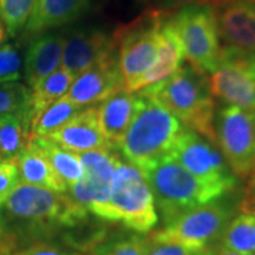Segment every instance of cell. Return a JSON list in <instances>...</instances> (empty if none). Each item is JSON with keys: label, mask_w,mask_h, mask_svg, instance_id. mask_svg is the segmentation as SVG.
I'll return each instance as SVG.
<instances>
[{"label": "cell", "mask_w": 255, "mask_h": 255, "mask_svg": "<svg viewBox=\"0 0 255 255\" xmlns=\"http://www.w3.org/2000/svg\"><path fill=\"white\" fill-rule=\"evenodd\" d=\"M89 214L65 193L19 182L0 205V255L55 241L57 235L87 221Z\"/></svg>", "instance_id": "1"}, {"label": "cell", "mask_w": 255, "mask_h": 255, "mask_svg": "<svg viewBox=\"0 0 255 255\" xmlns=\"http://www.w3.org/2000/svg\"><path fill=\"white\" fill-rule=\"evenodd\" d=\"M138 94L142 97L139 109L116 151L143 173L170 155L186 127L154 97Z\"/></svg>", "instance_id": "2"}, {"label": "cell", "mask_w": 255, "mask_h": 255, "mask_svg": "<svg viewBox=\"0 0 255 255\" xmlns=\"http://www.w3.org/2000/svg\"><path fill=\"white\" fill-rule=\"evenodd\" d=\"M154 97L188 129L215 142V102L206 73L182 66L161 84L138 91Z\"/></svg>", "instance_id": "3"}, {"label": "cell", "mask_w": 255, "mask_h": 255, "mask_svg": "<svg viewBox=\"0 0 255 255\" xmlns=\"http://www.w3.org/2000/svg\"><path fill=\"white\" fill-rule=\"evenodd\" d=\"M143 174L154 195L158 218L164 226L184 213L227 194L221 188L194 176L171 155L164 156Z\"/></svg>", "instance_id": "4"}, {"label": "cell", "mask_w": 255, "mask_h": 255, "mask_svg": "<svg viewBox=\"0 0 255 255\" xmlns=\"http://www.w3.org/2000/svg\"><path fill=\"white\" fill-rule=\"evenodd\" d=\"M167 13L148 8L141 17L119 27L114 39L117 47V60L122 73L124 88L135 92L142 76L150 69L157 56L158 33Z\"/></svg>", "instance_id": "5"}, {"label": "cell", "mask_w": 255, "mask_h": 255, "mask_svg": "<svg viewBox=\"0 0 255 255\" xmlns=\"http://www.w3.org/2000/svg\"><path fill=\"white\" fill-rule=\"evenodd\" d=\"M110 205L114 222H122L138 234L149 233L158 222L154 195L144 174L121 159L111 181Z\"/></svg>", "instance_id": "6"}, {"label": "cell", "mask_w": 255, "mask_h": 255, "mask_svg": "<svg viewBox=\"0 0 255 255\" xmlns=\"http://www.w3.org/2000/svg\"><path fill=\"white\" fill-rule=\"evenodd\" d=\"M170 18L184 58L199 71L212 73L221 51L215 8L209 5H190L178 9Z\"/></svg>", "instance_id": "7"}, {"label": "cell", "mask_w": 255, "mask_h": 255, "mask_svg": "<svg viewBox=\"0 0 255 255\" xmlns=\"http://www.w3.org/2000/svg\"><path fill=\"white\" fill-rule=\"evenodd\" d=\"M215 142L237 177L255 174V111L223 105L214 116Z\"/></svg>", "instance_id": "8"}, {"label": "cell", "mask_w": 255, "mask_h": 255, "mask_svg": "<svg viewBox=\"0 0 255 255\" xmlns=\"http://www.w3.org/2000/svg\"><path fill=\"white\" fill-rule=\"evenodd\" d=\"M233 214L234 207L218 199L184 213L164 228L152 233L150 238L175 242L195 251L208 250L221 237Z\"/></svg>", "instance_id": "9"}, {"label": "cell", "mask_w": 255, "mask_h": 255, "mask_svg": "<svg viewBox=\"0 0 255 255\" xmlns=\"http://www.w3.org/2000/svg\"><path fill=\"white\" fill-rule=\"evenodd\" d=\"M210 75L208 79L213 97L221 100L226 105L254 110L255 53L223 46L218 65Z\"/></svg>", "instance_id": "10"}, {"label": "cell", "mask_w": 255, "mask_h": 255, "mask_svg": "<svg viewBox=\"0 0 255 255\" xmlns=\"http://www.w3.org/2000/svg\"><path fill=\"white\" fill-rule=\"evenodd\" d=\"M170 155L203 182L221 188L227 194L237 187L238 177L216 143L188 128L177 138Z\"/></svg>", "instance_id": "11"}, {"label": "cell", "mask_w": 255, "mask_h": 255, "mask_svg": "<svg viewBox=\"0 0 255 255\" xmlns=\"http://www.w3.org/2000/svg\"><path fill=\"white\" fill-rule=\"evenodd\" d=\"M116 53L117 47L114 36L110 37L102 28H73L65 34L60 66L76 77Z\"/></svg>", "instance_id": "12"}, {"label": "cell", "mask_w": 255, "mask_h": 255, "mask_svg": "<svg viewBox=\"0 0 255 255\" xmlns=\"http://www.w3.org/2000/svg\"><path fill=\"white\" fill-rule=\"evenodd\" d=\"M124 88L117 53L104 62L96 64L73 79L65 97L79 107L102 103L115 91Z\"/></svg>", "instance_id": "13"}, {"label": "cell", "mask_w": 255, "mask_h": 255, "mask_svg": "<svg viewBox=\"0 0 255 255\" xmlns=\"http://www.w3.org/2000/svg\"><path fill=\"white\" fill-rule=\"evenodd\" d=\"M215 15L226 46L255 53V0H235L215 8Z\"/></svg>", "instance_id": "14"}, {"label": "cell", "mask_w": 255, "mask_h": 255, "mask_svg": "<svg viewBox=\"0 0 255 255\" xmlns=\"http://www.w3.org/2000/svg\"><path fill=\"white\" fill-rule=\"evenodd\" d=\"M141 101L138 92L122 88L105 98L97 108L98 123L111 149L116 150L122 141L139 109Z\"/></svg>", "instance_id": "15"}, {"label": "cell", "mask_w": 255, "mask_h": 255, "mask_svg": "<svg viewBox=\"0 0 255 255\" xmlns=\"http://www.w3.org/2000/svg\"><path fill=\"white\" fill-rule=\"evenodd\" d=\"M66 150L79 154L95 149L110 148L97 119V108L83 109L57 131L47 136Z\"/></svg>", "instance_id": "16"}, {"label": "cell", "mask_w": 255, "mask_h": 255, "mask_svg": "<svg viewBox=\"0 0 255 255\" xmlns=\"http://www.w3.org/2000/svg\"><path fill=\"white\" fill-rule=\"evenodd\" d=\"M170 17L171 14L168 15L161 25L158 33L157 56L150 69L136 84L135 92L161 84L182 68L184 59L182 45Z\"/></svg>", "instance_id": "17"}, {"label": "cell", "mask_w": 255, "mask_h": 255, "mask_svg": "<svg viewBox=\"0 0 255 255\" xmlns=\"http://www.w3.org/2000/svg\"><path fill=\"white\" fill-rule=\"evenodd\" d=\"M65 34L59 32L43 33L31 40L25 55L24 77L32 89L62 65Z\"/></svg>", "instance_id": "18"}, {"label": "cell", "mask_w": 255, "mask_h": 255, "mask_svg": "<svg viewBox=\"0 0 255 255\" xmlns=\"http://www.w3.org/2000/svg\"><path fill=\"white\" fill-rule=\"evenodd\" d=\"M95 0H37L25 33L39 34L51 28L75 23L88 13Z\"/></svg>", "instance_id": "19"}, {"label": "cell", "mask_w": 255, "mask_h": 255, "mask_svg": "<svg viewBox=\"0 0 255 255\" xmlns=\"http://www.w3.org/2000/svg\"><path fill=\"white\" fill-rule=\"evenodd\" d=\"M15 162L20 182L43 187L62 194L68 189L66 184L53 171L47 159L30 143L18 156Z\"/></svg>", "instance_id": "20"}, {"label": "cell", "mask_w": 255, "mask_h": 255, "mask_svg": "<svg viewBox=\"0 0 255 255\" xmlns=\"http://www.w3.org/2000/svg\"><path fill=\"white\" fill-rule=\"evenodd\" d=\"M28 143L43 154L66 187L78 183L84 177V168L77 154L66 150L47 137H30Z\"/></svg>", "instance_id": "21"}, {"label": "cell", "mask_w": 255, "mask_h": 255, "mask_svg": "<svg viewBox=\"0 0 255 255\" xmlns=\"http://www.w3.org/2000/svg\"><path fill=\"white\" fill-rule=\"evenodd\" d=\"M31 122L24 115L0 116V155L15 161L30 141Z\"/></svg>", "instance_id": "22"}, {"label": "cell", "mask_w": 255, "mask_h": 255, "mask_svg": "<svg viewBox=\"0 0 255 255\" xmlns=\"http://www.w3.org/2000/svg\"><path fill=\"white\" fill-rule=\"evenodd\" d=\"M73 79L75 76L60 68L34 85L31 89L32 121L50 104L64 97L71 87Z\"/></svg>", "instance_id": "23"}, {"label": "cell", "mask_w": 255, "mask_h": 255, "mask_svg": "<svg viewBox=\"0 0 255 255\" xmlns=\"http://www.w3.org/2000/svg\"><path fill=\"white\" fill-rule=\"evenodd\" d=\"M85 108L72 103L68 98H59L44 109L32 121L30 137H47L68 123Z\"/></svg>", "instance_id": "24"}, {"label": "cell", "mask_w": 255, "mask_h": 255, "mask_svg": "<svg viewBox=\"0 0 255 255\" xmlns=\"http://www.w3.org/2000/svg\"><path fill=\"white\" fill-rule=\"evenodd\" d=\"M221 247L244 255H255V215L242 212L232 219L221 235Z\"/></svg>", "instance_id": "25"}, {"label": "cell", "mask_w": 255, "mask_h": 255, "mask_svg": "<svg viewBox=\"0 0 255 255\" xmlns=\"http://www.w3.org/2000/svg\"><path fill=\"white\" fill-rule=\"evenodd\" d=\"M148 238L133 233L108 234L89 252L90 255H144Z\"/></svg>", "instance_id": "26"}, {"label": "cell", "mask_w": 255, "mask_h": 255, "mask_svg": "<svg viewBox=\"0 0 255 255\" xmlns=\"http://www.w3.org/2000/svg\"><path fill=\"white\" fill-rule=\"evenodd\" d=\"M21 114L32 123L31 89L19 82L0 84V116Z\"/></svg>", "instance_id": "27"}, {"label": "cell", "mask_w": 255, "mask_h": 255, "mask_svg": "<svg viewBox=\"0 0 255 255\" xmlns=\"http://www.w3.org/2000/svg\"><path fill=\"white\" fill-rule=\"evenodd\" d=\"M37 0H0V18L8 34L15 37L26 26Z\"/></svg>", "instance_id": "28"}, {"label": "cell", "mask_w": 255, "mask_h": 255, "mask_svg": "<svg viewBox=\"0 0 255 255\" xmlns=\"http://www.w3.org/2000/svg\"><path fill=\"white\" fill-rule=\"evenodd\" d=\"M21 77V57L13 44L0 46V83L18 82Z\"/></svg>", "instance_id": "29"}, {"label": "cell", "mask_w": 255, "mask_h": 255, "mask_svg": "<svg viewBox=\"0 0 255 255\" xmlns=\"http://www.w3.org/2000/svg\"><path fill=\"white\" fill-rule=\"evenodd\" d=\"M212 251L210 248L195 251L175 242L158 241L149 237L144 255H210Z\"/></svg>", "instance_id": "30"}, {"label": "cell", "mask_w": 255, "mask_h": 255, "mask_svg": "<svg viewBox=\"0 0 255 255\" xmlns=\"http://www.w3.org/2000/svg\"><path fill=\"white\" fill-rule=\"evenodd\" d=\"M4 255H85L56 241L38 242Z\"/></svg>", "instance_id": "31"}, {"label": "cell", "mask_w": 255, "mask_h": 255, "mask_svg": "<svg viewBox=\"0 0 255 255\" xmlns=\"http://www.w3.org/2000/svg\"><path fill=\"white\" fill-rule=\"evenodd\" d=\"M19 182L17 162L13 159H2L0 162V205L5 202Z\"/></svg>", "instance_id": "32"}, {"label": "cell", "mask_w": 255, "mask_h": 255, "mask_svg": "<svg viewBox=\"0 0 255 255\" xmlns=\"http://www.w3.org/2000/svg\"><path fill=\"white\" fill-rule=\"evenodd\" d=\"M190 5H202V0H162L154 8L159 9L163 13L173 14L175 11Z\"/></svg>", "instance_id": "33"}, {"label": "cell", "mask_w": 255, "mask_h": 255, "mask_svg": "<svg viewBox=\"0 0 255 255\" xmlns=\"http://www.w3.org/2000/svg\"><path fill=\"white\" fill-rule=\"evenodd\" d=\"M240 207L244 213H251L255 215V174L250 178L246 196L242 200Z\"/></svg>", "instance_id": "34"}, {"label": "cell", "mask_w": 255, "mask_h": 255, "mask_svg": "<svg viewBox=\"0 0 255 255\" xmlns=\"http://www.w3.org/2000/svg\"><path fill=\"white\" fill-rule=\"evenodd\" d=\"M233 1L235 0H202V5H209L213 8H220Z\"/></svg>", "instance_id": "35"}, {"label": "cell", "mask_w": 255, "mask_h": 255, "mask_svg": "<svg viewBox=\"0 0 255 255\" xmlns=\"http://www.w3.org/2000/svg\"><path fill=\"white\" fill-rule=\"evenodd\" d=\"M210 255H244L240 253H237V252H233L229 250H226V248H220V250H213L212 254Z\"/></svg>", "instance_id": "36"}, {"label": "cell", "mask_w": 255, "mask_h": 255, "mask_svg": "<svg viewBox=\"0 0 255 255\" xmlns=\"http://www.w3.org/2000/svg\"><path fill=\"white\" fill-rule=\"evenodd\" d=\"M133 1L138 2V4L149 6V8H154L162 1V0H133Z\"/></svg>", "instance_id": "37"}, {"label": "cell", "mask_w": 255, "mask_h": 255, "mask_svg": "<svg viewBox=\"0 0 255 255\" xmlns=\"http://www.w3.org/2000/svg\"><path fill=\"white\" fill-rule=\"evenodd\" d=\"M0 36L4 37V32H2V28H1V25H0Z\"/></svg>", "instance_id": "38"}, {"label": "cell", "mask_w": 255, "mask_h": 255, "mask_svg": "<svg viewBox=\"0 0 255 255\" xmlns=\"http://www.w3.org/2000/svg\"><path fill=\"white\" fill-rule=\"evenodd\" d=\"M2 38H4V37H2V36H0V40H2Z\"/></svg>", "instance_id": "39"}, {"label": "cell", "mask_w": 255, "mask_h": 255, "mask_svg": "<svg viewBox=\"0 0 255 255\" xmlns=\"http://www.w3.org/2000/svg\"><path fill=\"white\" fill-rule=\"evenodd\" d=\"M254 111H255V103H254Z\"/></svg>", "instance_id": "40"}]
</instances>
